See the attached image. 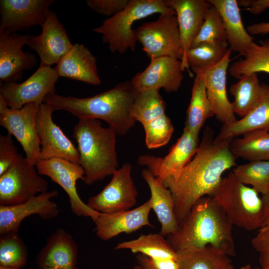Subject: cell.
Returning a JSON list of instances; mask_svg holds the SVG:
<instances>
[{
  "label": "cell",
  "instance_id": "21",
  "mask_svg": "<svg viewBox=\"0 0 269 269\" xmlns=\"http://www.w3.org/2000/svg\"><path fill=\"white\" fill-rule=\"evenodd\" d=\"M152 210L150 199L133 209L112 213H100L94 222L97 236L107 241L121 233L130 234L144 226L153 227L149 221Z\"/></svg>",
  "mask_w": 269,
  "mask_h": 269
},
{
  "label": "cell",
  "instance_id": "38",
  "mask_svg": "<svg viewBox=\"0 0 269 269\" xmlns=\"http://www.w3.org/2000/svg\"><path fill=\"white\" fill-rule=\"evenodd\" d=\"M204 43H228L221 16L217 9L212 5L206 14L204 22L191 48Z\"/></svg>",
  "mask_w": 269,
  "mask_h": 269
},
{
  "label": "cell",
  "instance_id": "8",
  "mask_svg": "<svg viewBox=\"0 0 269 269\" xmlns=\"http://www.w3.org/2000/svg\"><path fill=\"white\" fill-rule=\"evenodd\" d=\"M135 35L150 60L167 56L181 60L183 51L175 14H160L157 20L137 28Z\"/></svg>",
  "mask_w": 269,
  "mask_h": 269
},
{
  "label": "cell",
  "instance_id": "47",
  "mask_svg": "<svg viewBox=\"0 0 269 269\" xmlns=\"http://www.w3.org/2000/svg\"><path fill=\"white\" fill-rule=\"evenodd\" d=\"M253 1V0H237V3L239 7L243 6L249 8L251 6Z\"/></svg>",
  "mask_w": 269,
  "mask_h": 269
},
{
  "label": "cell",
  "instance_id": "22",
  "mask_svg": "<svg viewBox=\"0 0 269 269\" xmlns=\"http://www.w3.org/2000/svg\"><path fill=\"white\" fill-rule=\"evenodd\" d=\"M164 2L175 12L183 51L180 60L182 62L198 34L211 5L205 0H164Z\"/></svg>",
  "mask_w": 269,
  "mask_h": 269
},
{
  "label": "cell",
  "instance_id": "33",
  "mask_svg": "<svg viewBox=\"0 0 269 269\" xmlns=\"http://www.w3.org/2000/svg\"><path fill=\"white\" fill-rule=\"evenodd\" d=\"M115 249L130 250L153 259L177 258L176 252L160 233L141 234L135 239L118 243Z\"/></svg>",
  "mask_w": 269,
  "mask_h": 269
},
{
  "label": "cell",
  "instance_id": "34",
  "mask_svg": "<svg viewBox=\"0 0 269 269\" xmlns=\"http://www.w3.org/2000/svg\"><path fill=\"white\" fill-rule=\"evenodd\" d=\"M228 43H204L190 48L181 62L183 71L190 69L195 73L218 64L227 54Z\"/></svg>",
  "mask_w": 269,
  "mask_h": 269
},
{
  "label": "cell",
  "instance_id": "5",
  "mask_svg": "<svg viewBox=\"0 0 269 269\" xmlns=\"http://www.w3.org/2000/svg\"><path fill=\"white\" fill-rule=\"evenodd\" d=\"M155 13H174L164 0H129L126 7L115 15L106 19L93 31L102 35L104 43L112 53L123 54L134 51L137 40L134 23Z\"/></svg>",
  "mask_w": 269,
  "mask_h": 269
},
{
  "label": "cell",
  "instance_id": "46",
  "mask_svg": "<svg viewBox=\"0 0 269 269\" xmlns=\"http://www.w3.org/2000/svg\"><path fill=\"white\" fill-rule=\"evenodd\" d=\"M261 197L264 206L265 218L264 225L260 229L269 231V191Z\"/></svg>",
  "mask_w": 269,
  "mask_h": 269
},
{
  "label": "cell",
  "instance_id": "20",
  "mask_svg": "<svg viewBox=\"0 0 269 269\" xmlns=\"http://www.w3.org/2000/svg\"><path fill=\"white\" fill-rule=\"evenodd\" d=\"M232 51L229 48L224 58L218 64L210 68L195 72L204 82L208 99L213 107L216 118L229 125L237 120L231 103L228 99L226 89L227 72L231 61Z\"/></svg>",
  "mask_w": 269,
  "mask_h": 269
},
{
  "label": "cell",
  "instance_id": "18",
  "mask_svg": "<svg viewBox=\"0 0 269 269\" xmlns=\"http://www.w3.org/2000/svg\"><path fill=\"white\" fill-rule=\"evenodd\" d=\"M181 62L170 57L150 60L148 66L131 80L138 92L163 88L167 93L177 91L183 79Z\"/></svg>",
  "mask_w": 269,
  "mask_h": 269
},
{
  "label": "cell",
  "instance_id": "6",
  "mask_svg": "<svg viewBox=\"0 0 269 269\" xmlns=\"http://www.w3.org/2000/svg\"><path fill=\"white\" fill-rule=\"evenodd\" d=\"M259 193L239 182L231 172L211 196L222 208L233 225L247 231L259 230L264 223V206Z\"/></svg>",
  "mask_w": 269,
  "mask_h": 269
},
{
  "label": "cell",
  "instance_id": "36",
  "mask_svg": "<svg viewBox=\"0 0 269 269\" xmlns=\"http://www.w3.org/2000/svg\"><path fill=\"white\" fill-rule=\"evenodd\" d=\"M232 172L239 182L251 185L262 195L269 191V160L251 161L236 165Z\"/></svg>",
  "mask_w": 269,
  "mask_h": 269
},
{
  "label": "cell",
  "instance_id": "49",
  "mask_svg": "<svg viewBox=\"0 0 269 269\" xmlns=\"http://www.w3.org/2000/svg\"><path fill=\"white\" fill-rule=\"evenodd\" d=\"M234 269L233 265L232 266H231L230 267H229L228 269ZM239 269H262V268H256L255 269H253L252 268V266L250 264H247V265H244V266H242L241 268H240Z\"/></svg>",
  "mask_w": 269,
  "mask_h": 269
},
{
  "label": "cell",
  "instance_id": "9",
  "mask_svg": "<svg viewBox=\"0 0 269 269\" xmlns=\"http://www.w3.org/2000/svg\"><path fill=\"white\" fill-rule=\"evenodd\" d=\"M59 78L55 67L40 65L22 83L0 82V102L14 109H20L28 103L40 105L48 94L55 93Z\"/></svg>",
  "mask_w": 269,
  "mask_h": 269
},
{
  "label": "cell",
  "instance_id": "13",
  "mask_svg": "<svg viewBox=\"0 0 269 269\" xmlns=\"http://www.w3.org/2000/svg\"><path fill=\"white\" fill-rule=\"evenodd\" d=\"M200 142L199 134L183 129L180 137L164 157L141 155L137 163L145 166L159 180L177 176L195 154Z\"/></svg>",
  "mask_w": 269,
  "mask_h": 269
},
{
  "label": "cell",
  "instance_id": "1",
  "mask_svg": "<svg viewBox=\"0 0 269 269\" xmlns=\"http://www.w3.org/2000/svg\"><path fill=\"white\" fill-rule=\"evenodd\" d=\"M233 138L215 137L211 128L205 127L193 157L177 176L164 180L163 184L173 197L179 225L200 199L212 195L223 173L237 165L230 148Z\"/></svg>",
  "mask_w": 269,
  "mask_h": 269
},
{
  "label": "cell",
  "instance_id": "39",
  "mask_svg": "<svg viewBox=\"0 0 269 269\" xmlns=\"http://www.w3.org/2000/svg\"><path fill=\"white\" fill-rule=\"evenodd\" d=\"M146 146L150 149L158 148L166 144L174 131L169 118L164 114L143 125Z\"/></svg>",
  "mask_w": 269,
  "mask_h": 269
},
{
  "label": "cell",
  "instance_id": "3",
  "mask_svg": "<svg viewBox=\"0 0 269 269\" xmlns=\"http://www.w3.org/2000/svg\"><path fill=\"white\" fill-rule=\"evenodd\" d=\"M232 226L221 206L211 196L200 199L167 241L176 252L211 246L228 254H236Z\"/></svg>",
  "mask_w": 269,
  "mask_h": 269
},
{
  "label": "cell",
  "instance_id": "23",
  "mask_svg": "<svg viewBox=\"0 0 269 269\" xmlns=\"http://www.w3.org/2000/svg\"><path fill=\"white\" fill-rule=\"evenodd\" d=\"M55 68L59 77L77 80L94 86L101 83L96 58L82 44H74L72 49L60 60Z\"/></svg>",
  "mask_w": 269,
  "mask_h": 269
},
{
  "label": "cell",
  "instance_id": "26",
  "mask_svg": "<svg viewBox=\"0 0 269 269\" xmlns=\"http://www.w3.org/2000/svg\"><path fill=\"white\" fill-rule=\"evenodd\" d=\"M220 14L231 51L243 55L253 42V37L243 23L237 0H207Z\"/></svg>",
  "mask_w": 269,
  "mask_h": 269
},
{
  "label": "cell",
  "instance_id": "37",
  "mask_svg": "<svg viewBox=\"0 0 269 269\" xmlns=\"http://www.w3.org/2000/svg\"><path fill=\"white\" fill-rule=\"evenodd\" d=\"M28 251L17 233L0 235V266L20 269L27 263Z\"/></svg>",
  "mask_w": 269,
  "mask_h": 269
},
{
  "label": "cell",
  "instance_id": "16",
  "mask_svg": "<svg viewBox=\"0 0 269 269\" xmlns=\"http://www.w3.org/2000/svg\"><path fill=\"white\" fill-rule=\"evenodd\" d=\"M53 0H0V31H24L41 26Z\"/></svg>",
  "mask_w": 269,
  "mask_h": 269
},
{
  "label": "cell",
  "instance_id": "45",
  "mask_svg": "<svg viewBox=\"0 0 269 269\" xmlns=\"http://www.w3.org/2000/svg\"><path fill=\"white\" fill-rule=\"evenodd\" d=\"M268 8H269V0H253L248 9L253 14L258 15Z\"/></svg>",
  "mask_w": 269,
  "mask_h": 269
},
{
  "label": "cell",
  "instance_id": "30",
  "mask_svg": "<svg viewBox=\"0 0 269 269\" xmlns=\"http://www.w3.org/2000/svg\"><path fill=\"white\" fill-rule=\"evenodd\" d=\"M214 115V112L208 99L205 84L199 76L196 75L186 111L184 129L199 134L206 121Z\"/></svg>",
  "mask_w": 269,
  "mask_h": 269
},
{
  "label": "cell",
  "instance_id": "11",
  "mask_svg": "<svg viewBox=\"0 0 269 269\" xmlns=\"http://www.w3.org/2000/svg\"><path fill=\"white\" fill-rule=\"evenodd\" d=\"M36 168L40 175L50 177L63 189L68 196L70 208L74 214L90 217L94 222L97 219L101 213L85 203L77 192V181L83 180L84 177V170L79 163L53 158L39 160Z\"/></svg>",
  "mask_w": 269,
  "mask_h": 269
},
{
  "label": "cell",
  "instance_id": "42",
  "mask_svg": "<svg viewBox=\"0 0 269 269\" xmlns=\"http://www.w3.org/2000/svg\"><path fill=\"white\" fill-rule=\"evenodd\" d=\"M253 247L259 254L262 269H269V231L260 229L251 240Z\"/></svg>",
  "mask_w": 269,
  "mask_h": 269
},
{
  "label": "cell",
  "instance_id": "7",
  "mask_svg": "<svg viewBox=\"0 0 269 269\" xmlns=\"http://www.w3.org/2000/svg\"><path fill=\"white\" fill-rule=\"evenodd\" d=\"M48 183L36 166L19 154L11 166L0 176V205L11 206L47 192Z\"/></svg>",
  "mask_w": 269,
  "mask_h": 269
},
{
  "label": "cell",
  "instance_id": "31",
  "mask_svg": "<svg viewBox=\"0 0 269 269\" xmlns=\"http://www.w3.org/2000/svg\"><path fill=\"white\" fill-rule=\"evenodd\" d=\"M230 94L234 97L231 103L232 110L242 118L247 115L258 102L261 92L257 73L242 76L229 88Z\"/></svg>",
  "mask_w": 269,
  "mask_h": 269
},
{
  "label": "cell",
  "instance_id": "44",
  "mask_svg": "<svg viewBox=\"0 0 269 269\" xmlns=\"http://www.w3.org/2000/svg\"><path fill=\"white\" fill-rule=\"evenodd\" d=\"M250 35L265 34L269 33V21L255 23L247 27Z\"/></svg>",
  "mask_w": 269,
  "mask_h": 269
},
{
  "label": "cell",
  "instance_id": "50",
  "mask_svg": "<svg viewBox=\"0 0 269 269\" xmlns=\"http://www.w3.org/2000/svg\"><path fill=\"white\" fill-rule=\"evenodd\" d=\"M38 269H60V268H46V267H44V268H38ZM72 269H79L76 266L75 267H74V268Z\"/></svg>",
  "mask_w": 269,
  "mask_h": 269
},
{
  "label": "cell",
  "instance_id": "53",
  "mask_svg": "<svg viewBox=\"0 0 269 269\" xmlns=\"http://www.w3.org/2000/svg\"></svg>",
  "mask_w": 269,
  "mask_h": 269
},
{
  "label": "cell",
  "instance_id": "51",
  "mask_svg": "<svg viewBox=\"0 0 269 269\" xmlns=\"http://www.w3.org/2000/svg\"><path fill=\"white\" fill-rule=\"evenodd\" d=\"M0 269H16V268H12L5 267L0 266Z\"/></svg>",
  "mask_w": 269,
  "mask_h": 269
},
{
  "label": "cell",
  "instance_id": "14",
  "mask_svg": "<svg viewBox=\"0 0 269 269\" xmlns=\"http://www.w3.org/2000/svg\"><path fill=\"white\" fill-rule=\"evenodd\" d=\"M54 111L52 107L43 103L37 113L36 127L40 146V159L59 158L79 163L77 148L53 121Z\"/></svg>",
  "mask_w": 269,
  "mask_h": 269
},
{
  "label": "cell",
  "instance_id": "12",
  "mask_svg": "<svg viewBox=\"0 0 269 269\" xmlns=\"http://www.w3.org/2000/svg\"><path fill=\"white\" fill-rule=\"evenodd\" d=\"M137 191L129 163L115 171L109 183L98 194L90 197L87 205L101 213H112L131 209L136 204Z\"/></svg>",
  "mask_w": 269,
  "mask_h": 269
},
{
  "label": "cell",
  "instance_id": "40",
  "mask_svg": "<svg viewBox=\"0 0 269 269\" xmlns=\"http://www.w3.org/2000/svg\"><path fill=\"white\" fill-rule=\"evenodd\" d=\"M19 153L14 144L12 135H0V176L5 172L14 163Z\"/></svg>",
  "mask_w": 269,
  "mask_h": 269
},
{
  "label": "cell",
  "instance_id": "17",
  "mask_svg": "<svg viewBox=\"0 0 269 269\" xmlns=\"http://www.w3.org/2000/svg\"><path fill=\"white\" fill-rule=\"evenodd\" d=\"M30 34L21 35L0 31V82H17L23 78V73L35 67L36 56L23 51Z\"/></svg>",
  "mask_w": 269,
  "mask_h": 269
},
{
  "label": "cell",
  "instance_id": "52",
  "mask_svg": "<svg viewBox=\"0 0 269 269\" xmlns=\"http://www.w3.org/2000/svg\"><path fill=\"white\" fill-rule=\"evenodd\" d=\"M133 269H142L141 267L139 266V265H136V266H135L133 268Z\"/></svg>",
  "mask_w": 269,
  "mask_h": 269
},
{
  "label": "cell",
  "instance_id": "10",
  "mask_svg": "<svg viewBox=\"0 0 269 269\" xmlns=\"http://www.w3.org/2000/svg\"><path fill=\"white\" fill-rule=\"evenodd\" d=\"M39 107L32 103L14 109L0 102V125L16 138L22 147L27 160L35 166L40 160V146L36 127Z\"/></svg>",
  "mask_w": 269,
  "mask_h": 269
},
{
  "label": "cell",
  "instance_id": "35",
  "mask_svg": "<svg viewBox=\"0 0 269 269\" xmlns=\"http://www.w3.org/2000/svg\"><path fill=\"white\" fill-rule=\"evenodd\" d=\"M166 103L158 90L138 92L132 108L135 121L142 126L165 114Z\"/></svg>",
  "mask_w": 269,
  "mask_h": 269
},
{
  "label": "cell",
  "instance_id": "25",
  "mask_svg": "<svg viewBox=\"0 0 269 269\" xmlns=\"http://www.w3.org/2000/svg\"><path fill=\"white\" fill-rule=\"evenodd\" d=\"M141 176L150 189L152 209L161 225L160 233L164 237L174 233L179 228V224L170 191L148 169L141 171Z\"/></svg>",
  "mask_w": 269,
  "mask_h": 269
},
{
  "label": "cell",
  "instance_id": "28",
  "mask_svg": "<svg viewBox=\"0 0 269 269\" xmlns=\"http://www.w3.org/2000/svg\"><path fill=\"white\" fill-rule=\"evenodd\" d=\"M229 257L224 252L209 245L176 252L179 269H227L232 266Z\"/></svg>",
  "mask_w": 269,
  "mask_h": 269
},
{
  "label": "cell",
  "instance_id": "41",
  "mask_svg": "<svg viewBox=\"0 0 269 269\" xmlns=\"http://www.w3.org/2000/svg\"><path fill=\"white\" fill-rule=\"evenodd\" d=\"M129 0H86L87 6L96 13L111 17L122 10Z\"/></svg>",
  "mask_w": 269,
  "mask_h": 269
},
{
  "label": "cell",
  "instance_id": "15",
  "mask_svg": "<svg viewBox=\"0 0 269 269\" xmlns=\"http://www.w3.org/2000/svg\"><path fill=\"white\" fill-rule=\"evenodd\" d=\"M40 34L30 35L26 45L38 54L40 65L57 64L73 47L66 30L56 13L50 9L46 20L41 26Z\"/></svg>",
  "mask_w": 269,
  "mask_h": 269
},
{
  "label": "cell",
  "instance_id": "43",
  "mask_svg": "<svg viewBox=\"0 0 269 269\" xmlns=\"http://www.w3.org/2000/svg\"><path fill=\"white\" fill-rule=\"evenodd\" d=\"M139 255L151 269H179L177 258L153 259L142 254Z\"/></svg>",
  "mask_w": 269,
  "mask_h": 269
},
{
  "label": "cell",
  "instance_id": "19",
  "mask_svg": "<svg viewBox=\"0 0 269 269\" xmlns=\"http://www.w3.org/2000/svg\"><path fill=\"white\" fill-rule=\"evenodd\" d=\"M58 195L57 190L39 194L27 201L11 206L0 205V234L17 233L23 220L36 214L44 219L57 217L56 203L51 199Z\"/></svg>",
  "mask_w": 269,
  "mask_h": 269
},
{
  "label": "cell",
  "instance_id": "29",
  "mask_svg": "<svg viewBox=\"0 0 269 269\" xmlns=\"http://www.w3.org/2000/svg\"><path fill=\"white\" fill-rule=\"evenodd\" d=\"M241 138H234L230 143L231 151L237 158L251 161L269 160V131H251Z\"/></svg>",
  "mask_w": 269,
  "mask_h": 269
},
{
  "label": "cell",
  "instance_id": "24",
  "mask_svg": "<svg viewBox=\"0 0 269 269\" xmlns=\"http://www.w3.org/2000/svg\"><path fill=\"white\" fill-rule=\"evenodd\" d=\"M78 247L72 236L59 229L47 239L46 245L37 255L38 268L72 269L76 266Z\"/></svg>",
  "mask_w": 269,
  "mask_h": 269
},
{
  "label": "cell",
  "instance_id": "2",
  "mask_svg": "<svg viewBox=\"0 0 269 269\" xmlns=\"http://www.w3.org/2000/svg\"><path fill=\"white\" fill-rule=\"evenodd\" d=\"M137 93L131 81L127 80L90 97L50 94L45 97L43 103L52 107L54 111H67L79 119L104 120L117 134L123 135L136 122L132 115V108Z\"/></svg>",
  "mask_w": 269,
  "mask_h": 269
},
{
  "label": "cell",
  "instance_id": "27",
  "mask_svg": "<svg viewBox=\"0 0 269 269\" xmlns=\"http://www.w3.org/2000/svg\"><path fill=\"white\" fill-rule=\"evenodd\" d=\"M257 130L269 131V85L265 83L261 84L260 97L253 110L234 123L223 125L216 137L235 138L246 132Z\"/></svg>",
  "mask_w": 269,
  "mask_h": 269
},
{
  "label": "cell",
  "instance_id": "48",
  "mask_svg": "<svg viewBox=\"0 0 269 269\" xmlns=\"http://www.w3.org/2000/svg\"><path fill=\"white\" fill-rule=\"evenodd\" d=\"M138 265H139L142 269H151V268L141 259L138 255L136 257Z\"/></svg>",
  "mask_w": 269,
  "mask_h": 269
},
{
  "label": "cell",
  "instance_id": "32",
  "mask_svg": "<svg viewBox=\"0 0 269 269\" xmlns=\"http://www.w3.org/2000/svg\"><path fill=\"white\" fill-rule=\"evenodd\" d=\"M243 59L233 63L229 67V74L236 79L242 76L258 72L269 74V38L253 42L249 46Z\"/></svg>",
  "mask_w": 269,
  "mask_h": 269
},
{
  "label": "cell",
  "instance_id": "4",
  "mask_svg": "<svg viewBox=\"0 0 269 269\" xmlns=\"http://www.w3.org/2000/svg\"><path fill=\"white\" fill-rule=\"evenodd\" d=\"M117 134L112 128L103 127L99 120L79 119L73 136L78 144L79 164L84 171L85 184L103 180L118 169Z\"/></svg>",
  "mask_w": 269,
  "mask_h": 269
}]
</instances>
